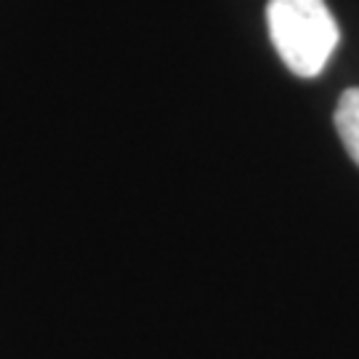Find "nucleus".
<instances>
[{
    "mask_svg": "<svg viewBox=\"0 0 359 359\" xmlns=\"http://www.w3.org/2000/svg\"><path fill=\"white\" fill-rule=\"evenodd\" d=\"M266 25L290 72L320 75L338 46V25L325 0H269Z\"/></svg>",
    "mask_w": 359,
    "mask_h": 359,
    "instance_id": "obj_1",
    "label": "nucleus"
},
{
    "mask_svg": "<svg viewBox=\"0 0 359 359\" xmlns=\"http://www.w3.org/2000/svg\"><path fill=\"white\" fill-rule=\"evenodd\" d=\"M335 128L351 160L359 165V88L344 90L335 107Z\"/></svg>",
    "mask_w": 359,
    "mask_h": 359,
    "instance_id": "obj_2",
    "label": "nucleus"
}]
</instances>
